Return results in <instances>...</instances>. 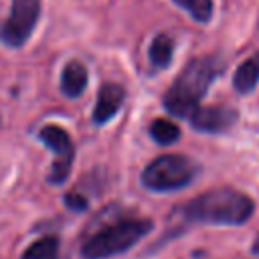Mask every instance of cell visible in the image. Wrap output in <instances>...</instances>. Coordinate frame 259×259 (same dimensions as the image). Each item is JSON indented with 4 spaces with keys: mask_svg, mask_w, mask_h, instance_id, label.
I'll return each instance as SVG.
<instances>
[{
    "mask_svg": "<svg viewBox=\"0 0 259 259\" xmlns=\"http://www.w3.org/2000/svg\"><path fill=\"white\" fill-rule=\"evenodd\" d=\"M180 214L188 223L239 227L255 214V200L239 188L219 186L184 202Z\"/></svg>",
    "mask_w": 259,
    "mask_h": 259,
    "instance_id": "obj_1",
    "label": "cell"
},
{
    "mask_svg": "<svg viewBox=\"0 0 259 259\" xmlns=\"http://www.w3.org/2000/svg\"><path fill=\"white\" fill-rule=\"evenodd\" d=\"M225 67L221 55H204L188 61L164 95L166 111L174 117L188 119L200 105V99L206 95L212 81L223 75Z\"/></svg>",
    "mask_w": 259,
    "mask_h": 259,
    "instance_id": "obj_2",
    "label": "cell"
},
{
    "mask_svg": "<svg viewBox=\"0 0 259 259\" xmlns=\"http://www.w3.org/2000/svg\"><path fill=\"white\" fill-rule=\"evenodd\" d=\"M154 227L152 219L144 217H127L119 219L99 231H95L83 245L81 257L83 259H107L113 255H121L132 249L142 237H146Z\"/></svg>",
    "mask_w": 259,
    "mask_h": 259,
    "instance_id": "obj_3",
    "label": "cell"
},
{
    "mask_svg": "<svg viewBox=\"0 0 259 259\" xmlns=\"http://www.w3.org/2000/svg\"><path fill=\"white\" fill-rule=\"evenodd\" d=\"M200 174L196 160L184 154H162L142 170V184L154 192L182 190Z\"/></svg>",
    "mask_w": 259,
    "mask_h": 259,
    "instance_id": "obj_4",
    "label": "cell"
},
{
    "mask_svg": "<svg viewBox=\"0 0 259 259\" xmlns=\"http://www.w3.org/2000/svg\"><path fill=\"white\" fill-rule=\"evenodd\" d=\"M38 140L55 152V162L49 172V182L51 184H63L73 168V158H75V146L71 136L61 127V125H45L38 132Z\"/></svg>",
    "mask_w": 259,
    "mask_h": 259,
    "instance_id": "obj_5",
    "label": "cell"
},
{
    "mask_svg": "<svg viewBox=\"0 0 259 259\" xmlns=\"http://www.w3.org/2000/svg\"><path fill=\"white\" fill-rule=\"evenodd\" d=\"M40 12V0H12L10 16L2 24V40L10 47H22L30 36Z\"/></svg>",
    "mask_w": 259,
    "mask_h": 259,
    "instance_id": "obj_6",
    "label": "cell"
},
{
    "mask_svg": "<svg viewBox=\"0 0 259 259\" xmlns=\"http://www.w3.org/2000/svg\"><path fill=\"white\" fill-rule=\"evenodd\" d=\"M190 125L202 134H223L239 121V111L227 105H198L188 117Z\"/></svg>",
    "mask_w": 259,
    "mask_h": 259,
    "instance_id": "obj_7",
    "label": "cell"
},
{
    "mask_svg": "<svg viewBox=\"0 0 259 259\" xmlns=\"http://www.w3.org/2000/svg\"><path fill=\"white\" fill-rule=\"evenodd\" d=\"M123 97H125V91H123L121 85H117V83L101 85L99 97H97V103H95V109H93V121L97 125L107 123L117 113V109L121 107Z\"/></svg>",
    "mask_w": 259,
    "mask_h": 259,
    "instance_id": "obj_8",
    "label": "cell"
},
{
    "mask_svg": "<svg viewBox=\"0 0 259 259\" xmlns=\"http://www.w3.org/2000/svg\"><path fill=\"white\" fill-rule=\"evenodd\" d=\"M259 83V53L247 57L233 75V89L239 95H249Z\"/></svg>",
    "mask_w": 259,
    "mask_h": 259,
    "instance_id": "obj_9",
    "label": "cell"
},
{
    "mask_svg": "<svg viewBox=\"0 0 259 259\" xmlns=\"http://www.w3.org/2000/svg\"><path fill=\"white\" fill-rule=\"evenodd\" d=\"M87 79H89V77H87L85 65L79 63V61H71V63L65 65V69H63V73H61V91H63L67 97L75 99V97H79V95L85 91Z\"/></svg>",
    "mask_w": 259,
    "mask_h": 259,
    "instance_id": "obj_10",
    "label": "cell"
},
{
    "mask_svg": "<svg viewBox=\"0 0 259 259\" xmlns=\"http://www.w3.org/2000/svg\"><path fill=\"white\" fill-rule=\"evenodd\" d=\"M22 259H61V243L59 237L47 235L36 239L24 253Z\"/></svg>",
    "mask_w": 259,
    "mask_h": 259,
    "instance_id": "obj_11",
    "label": "cell"
},
{
    "mask_svg": "<svg viewBox=\"0 0 259 259\" xmlns=\"http://www.w3.org/2000/svg\"><path fill=\"white\" fill-rule=\"evenodd\" d=\"M172 53H174V40L168 34H158L150 45V61L158 69H164L170 65Z\"/></svg>",
    "mask_w": 259,
    "mask_h": 259,
    "instance_id": "obj_12",
    "label": "cell"
},
{
    "mask_svg": "<svg viewBox=\"0 0 259 259\" xmlns=\"http://www.w3.org/2000/svg\"><path fill=\"white\" fill-rule=\"evenodd\" d=\"M150 136L154 138V142H158L160 146H170L180 138V127L164 117H158L152 121L150 125Z\"/></svg>",
    "mask_w": 259,
    "mask_h": 259,
    "instance_id": "obj_13",
    "label": "cell"
},
{
    "mask_svg": "<svg viewBox=\"0 0 259 259\" xmlns=\"http://www.w3.org/2000/svg\"><path fill=\"white\" fill-rule=\"evenodd\" d=\"M180 8H184L196 22L206 24L212 18V10H214V2L212 0H174Z\"/></svg>",
    "mask_w": 259,
    "mask_h": 259,
    "instance_id": "obj_14",
    "label": "cell"
},
{
    "mask_svg": "<svg viewBox=\"0 0 259 259\" xmlns=\"http://www.w3.org/2000/svg\"><path fill=\"white\" fill-rule=\"evenodd\" d=\"M65 204H67L71 210H77V212H81V210H87V206H89V200H87L83 194H79L77 190H73V192H69V194L65 196Z\"/></svg>",
    "mask_w": 259,
    "mask_h": 259,
    "instance_id": "obj_15",
    "label": "cell"
},
{
    "mask_svg": "<svg viewBox=\"0 0 259 259\" xmlns=\"http://www.w3.org/2000/svg\"><path fill=\"white\" fill-rule=\"evenodd\" d=\"M0 36H2V26H0Z\"/></svg>",
    "mask_w": 259,
    "mask_h": 259,
    "instance_id": "obj_16",
    "label": "cell"
}]
</instances>
